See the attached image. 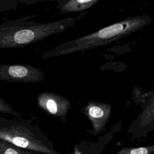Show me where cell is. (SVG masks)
<instances>
[{"label":"cell","instance_id":"obj_5","mask_svg":"<svg viewBox=\"0 0 154 154\" xmlns=\"http://www.w3.org/2000/svg\"><path fill=\"white\" fill-rule=\"evenodd\" d=\"M38 106L46 113L66 122L70 102L64 96L53 92H42L36 97Z\"/></svg>","mask_w":154,"mask_h":154},{"label":"cell","instance_id":"obj_2","mask_svg":"<svg viewBox=\"0 0 154 154\" xmlns=\"http://www.w3.org/2000/svg\"><path fill=\"white\" fill-rule=\"evenodd\" d=\"M35 15L25 16L0 24V48H20L66 31L73 26L76 17H67L48 23L29 20Z\"/></svg>","mask_w":154,"mask_h":154},{"label":"cell","instance_id":"obj_12","mask_svg":"<svg viewBox=\"0 0 154 154\" xmlns=\"http://www.w3.org/2000/svg\"><path fill=\"white\" fill-rule=\"evenodd\" d=\"M21 1H54V0H21Z\"/></svg>","mask_w":154,"mask_h":154},{"label":"cell","instance_id":"obj_1","mask_svg":"<svg viewBox=\"0 0 154 154\" xmlns=\"http://www.w3.org/2000/svg\"><path fill=\"white\" fill-rule=\"evenodd\" d=\"M148 15L128 17L93 33L67 41L45 51L43 59L67 55L103 46L146 27L152 22Z\"/></svg>","mask_w":154,"mask_h":154},{"label":"cell","instance_id":"obj_4","mask_svg":"<svg viewBox=\"0 0 154 154\" xmlns=\"http://www.w3.org/2000/svg\"><path fill=\"white\" fill-rule=\"evenodd\" d=\"M0 80L20 83L38 82L45 81L43 72L29 64H0Z\"/></svg>","mask_w":154,"mask_h":154},{"label":"cell","instance_id":"obj_11","mask_svg":"<svg viewBox=\"0 0 154 154\" xmlns=\"http://www.w3.org/2000/svg\"><path fill=\"white\" fill-rule=\"evenodd\" d=\"M73 154H83V153L81 150L79 149L77 146H75L73 150Z\"/></svg>","mask_w":154,"mask_h":154},{"label":"cell","instance_id":"obj_3","mask_svg":"<svg viewBox=\"0 0 154 154\" xmlns=\"http://www.w3.org/2000/svg\"><path fill=\"white\" fill-rule=\"evenodd\" d=\"M0 139L24 149L41 154H61L53 142L29 120L0 117Z\"/></svg>","mask_w":154,"mask_h":154},{"label":"cell","instance_id":"obj_8","mask_svg":"<svg viewBox=\"0 0 154 154\" xmlns=\"http://www.w3.org/2000/svg\"><path fill=\"white\" fill-rule=\"evenodd\" d=\"M0 154H41L35 151L17 147L0 139Z\"/></svg>","mask_w":154,"mask_h":154},{"label":"cell","instance_id":"obj_6","mask_svg":"<svg viewBox=\"0 0 154 154\" xmlns=\"http://www.w3.org/2000/svg\"><path fill=\"white\" fill-rule=\"evenodd\" d=\"M112 112L111 106L105 102L91 100L82 109L81 112L85 114L93 124V129L90 134L99 135L107 124Z\"/></svg>","mask_w":154,"mask_h":154},{"label":"cell","instance_id":"obj_10","mask_svg":"<svg viewBox=\"0 0 154 154\" xmlns=\"http://www.w3.org/2000/svg\"><path fill=\"white\" fill-rule=\"evenodd\" d=\"M0 112L10 114L16 117H20L21 116L20 113L14 109L8 102L1 97H0Z\"/></svg>","mask_w":154,"mask_h":154},{"label":"cell","instance_id":"obj_9","mask_svg":"<svg viewBox=\"0 0 154 154\" xmlns=\"http://www.w3.org/2000/svg\"><path fill=\"white\" fill-rule=\"evenodd\" d=\"M116 154H154V145L138 147H123Z\"/></svg>","mask_w":154,"mask_h":154},{"label":"cell","instance_id":"obj_7","mask_svg":"<svg viewBox=\"0 0 154 154\" xmlns=\"http://www.w3.org/2000/svg\"><path fill=\"white\" fill-rule=\"evenodd\" d=\"M100 0H66L57 5L61 14L72 12H81L96 5Z\"/></svg>","mask_w":154,"mask_h":154}]
</instances>
